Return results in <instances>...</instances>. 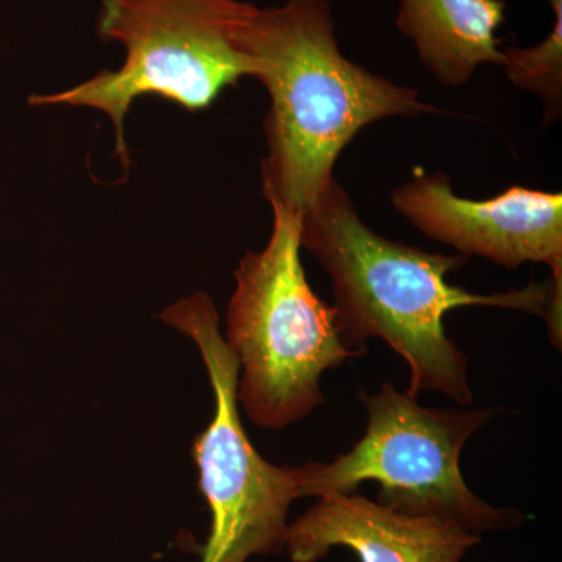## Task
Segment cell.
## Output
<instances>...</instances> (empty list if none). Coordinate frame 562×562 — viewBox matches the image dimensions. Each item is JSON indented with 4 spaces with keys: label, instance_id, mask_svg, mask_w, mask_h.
<instances>
[{
    "label": "cell",
    "instance_id": "obj_4",
    "mask_svg": "<svg viewBox=\"0 0 562 562\" xmlns=\"http://www.w3.org/2000/svg\"><path fill=\"white\" fill-rule=\"evenodd\" d=\"M255 5L243 0H102L98 32L121 44V68L76 87L31 95L33 106H83L106 114L116 157L127 168L125 117L136 99L155 95L198 113L227 88L254 77L244 31Z\"/></svg>",
    "mask_w": 562,
    "mask_h": 562
},
{
    "label": "cell",
    "instance_id": "obj_1",
    "mask_svg": "<svg viewBox=\"0 0 562 562\" xmlns=\"http://www.w3.org/2000/svg\"><path fill=\"white\" fill-rule=\"evenodd\" d=\"M302 249L331 279L336 325L344 346L358 357L382 339L409 368L408 394L432 391L471 406L468 357L447 335L446 314L461 306H492L542 317L550 341L562 342V290L552 279L520 290L476 294L447 283L468 265L465 255L431 254L391 241L361 220L333 179L301 221Z\"/></svg>",
    "mask_w": 562,
    "mask_h": 562
},
{
    "label": "cell",
    "instance_id": "obj_10",
    "mask_svg": "<svg viewBox=\"0 0 562 562\" xmlns=\"http://www.w3.org/2000/svg\"><path fill=\"white\" fill-rule=\"evenodd\" d=\"M554 13L552 32L532 47L502 49V68L519 90L532 92L546 105V125L562 111V0H549Z\"/></svg>",
    "mask_w": 562,
    "mask_h": 562
},
{
    "label": "cell",
    "instance_id": "obj_8",
    "mask_svg": "<svg viewBox=\"0 0 562 562\" xmlns=\"http://www.w3.org/2000/svg\"><path fill=\"white\" fill-rule=\"evenodd\" d=\"M482 536L431 517L406 516L360 492L317 497L288 525L291 562H321L333 549H349L360 562H461Z\"/></svg>",
    "mask_w": 562,
    "mask_h": 562
},
{
    "label": "cell",
    "instance_id": "obj_2",
    "mask_svg": "<svg viewBox=\"0 0 562 562\" xmlns=\"http://www.w3.org/2000/svg\"><path fill=\"white\" fill-rule=\"evenodd\" d=\"M244 43L265 85L268 155L262 194L271 209L302 217L335 179V165L358 133L387 117L446 113L414 88L392 83L339 49L327 0L254 7Z\"/></svg>",
    "mask_w": 562,
    "mask_h": 562
},
{
    "label": "cell",
    "instance_id": "obj_9",
    "mask_svg": "<svg viewBox=\"0 0 562 562\" xmlns=\"http://www.w3.org/2000/svg\"><path fill=\"white\" fill-rule=\"evenodd\" d=\"M505 0H402L398 31L442 85L462 87L482 65H502Z\"/></svg>",
    "mask_w": 562,
    "mask_h": 562
},
{
    "label": "cell",
    "instance_id": "obj_6",
    "mask_svg": "<svg viewBox=\"0 0 562 562\" xmlns=\"http://www.w3.org/2000/svg\"><path fill=\"white\" fill-rule=\"evenodd\" d=\"M160 319L198 346L214 392L213 419L192 447L211 513L201 562H249L284 552L288 516L299 501L297 468L272 464L251 446L239 414V362L222 336L216 306L209 294L195 292L173 302Z\"/></svg>",
    "mask_w": 562,
    "mask_h": 562
},
{
    "label": "cell",
    "instance_id": "obj_7",
    "mask_svg": "<svg viewBox=\"0 0 562 562\" xmlns=\"http://www.w3.org/2000/svg\"><path fill=\"white\" fill-rule=\"evenodd\" d=\"M392 206L432 241L506 269L547 265L562 290V194L513 184L491 199L461 198L442 172H419L392 191Z\"/></svg>",
    "mask_w": 562,
    "mask_h": 562
},
{
    "label": "cell",
    "instance_id": "obj_3",
    "mask_svg": "<svg viewBox=\"0 0 562 562\" xmlns=\"http://www.w3.org/2000/svg\"><path fill=\"white\" fill-rule=\"evenodd\" d=\"M272 217L265 249L247 251L236 268L224 339L239 362L244 412L258 427L281 430L324 405L322 375L358 355L303 271L301 220L280 209Z\"/></svg>",
    "mask_w": 562,
    "mask_h": 562
},
{
    "label": "cell",
    "instance_id": "obj_5",
    "mask_svg": "<svg viewBox=\"0 0 562 562\" xmlns=\"http://www.w3.org/2000/svg\"><path fill=\"white\" fill-rule=\"evenodd\" d=\"M360 398L368 413L364 435L330 462L295 465L299 498L349 494L361 483L375 482V502L392 512L431 517L473 535L519 530L527 524L522 509L491 505L462 476L465 443L495 412L427 408L391 383L375 394L360 391Z\"/></svg>",
    "mask_w": 562,
    "mask_h": 562
}]
</instances>
